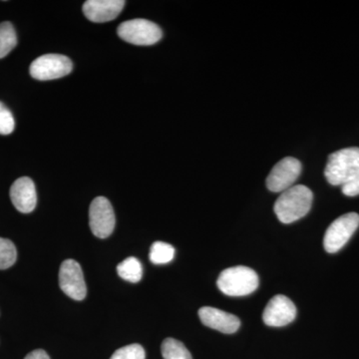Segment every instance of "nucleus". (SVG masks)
Returning <instances> with one entry per match:
<instances>
[{
	"label": "nucleus",
	"instance_id": "1",
	"mask_svg": "<svg viewBox=\"0 0 359 359\" xmlns=\"http://www.w3.org/2000/svg\"><path fill=\"white\" fill-rule=\"evenodd\" d=\"M313 199V192L308 187L294 186L280 194L273 210L280 222L292 224L308 215Z\"/></svg>",
	"mask_w": 359,
	"mask_h": 359
},
{
	"label": "nucleus",
	"instance_id": "2",
	"mask_svg": "<svg viewBox=\"0 0 359 359\" xmlns=\"http://www.w3.org/2000/svg\"><path fill=\"white\" fill-rule=\"evenodd\" d=\"M359 171V148H344L328 157L325 175L332 186H344Z\"/></svg>",
	"mask_w": 359,
	"mask_h": 359
},
{
	"label": "nucleus",
	"instance_id": "3",
	"mask_svg": "<svg viewBox=\"0 0 359 359\" xmlns=\"http://www.w3.org/2000/svg\"><path fill=\"white\" fill-rule=\"evenodd\" d=\"M217 285L229 297H245L257 289L259 276L254 269L248 266H233L222 271Z\"/></svg>",
	"mask_w": 359,
	"mask_h": 359
},
{
	"label": "nucleus",
	"instance_id": "4",
	"mask_svg": "<svg viewBox=\"0 0 359 359\" xmlns=\"http://www.w3.org/2000/svg\"><path fill=\"white\" fill-rule=\"evenodd\" d=\"M120 39L135 45H153L163 36L159 26L147 20H131L121 23L117 29Z\"/></svg>",
	"mask_w": 359,
	"mask_h": 359
},
{
	"label": "nucleus",
	"instance_id": "5",
	"mask_svg": "<svg viewBox=\"0 0 359 359\" xmlns=\"http://www.w3.org/2000/svg\"><path fill=\"white\" fill-rule=\"evenodd\" d=\"M359 226V215L347 212L332 222L325 231L323 247L330 254H334L341 250L351 240Z\"/></svg>",
	"mask_w": 359,
	"mask_h": 359
},
{
	"label": "nucleus",
	"instance_id": "6",
	"mask_svg": "<svg viewBox=\"0 0 359 359\" xmlns=\"http://www.w3.org/2000/svg\"><path fill=\"white\" fill-rule=\"evenodd\" d=\"M72 62L67 56L45 54L33 61L29 72L34 79L48 81L66 76L72 71Z\"/></svg>",
	"mask_w": 359,
	"mask_h": 359
},
{
	"label": "nucleus",
	"instance_id": "7",
	"mask_svg": "<svg viewBox=\"0 0 359 359\" xmlns=\"http://www.w3.org/2000/svg\"><path fill=\"white\" fill-rule=\"evenodd\" d=\"M115 223L114 210L109 200L105 197H97L92 201L89 209V224L95 237H109L114 231Z\"/></svg>",
	"mask_w": 359,
	"mask_h": 359
},
{
	"label": "nucleus",
	"instance_id": "8",
	"mask_svg": "<svg viewBox=\"0 0 359 359\" xmlns=\"http://www.w3.org/2000/svg\"><path fill=\"white\" fill-rule=\"evenodd\" d=\"M302 163L294 157L283 158L271 169L266 187L273 193H283L294 187L302 173Z\"/></svg>",
	"mask_w": 359,
	"mask_h": 359
},
{
	"label": "nucleus",
	"instance_id": "9",
	"mask_svg": "<svg viewBox=\"0 0 359 359\" xmlns=\"http://www.w3.org/2000/svg\"><path fill=\"white\" fill-rule=\"evenodd\" d=\"M59 285L66 295L75 301H83L86 297L87 287L83 271L81 266L74 259H66L61 264Z\"/></svg>",
	"mask_w": 359,
	"mask_h": 359
},
{
	"label": "nucleus",
	"instance_id": "10",
	"mask_svg": "<svg viewBox=\"0 0 359 359\" xmlns=\"http://www.w3.org/2000/svg\"><path fill=\"white\" fill-rule=\"evenodd\" d=\"M297 316L294 302L285 295L278 294L266 304L263 313V320L269 327H280L290 325Z\"/></svg>",
	"mask_w": 359,
	"mask_h": 359
},
{
	"label": "nucleus",
	"instance_id": "11",
	"mask_svg": "<svg viewBox=\"0 0 359 359\" xmlns=\"http://www.w3.org/2000/svg\"><path fill=\"white\" fill-rule=\"evenodd\" d=\"M125 4L124 0H88L84 4L83 13L92 22H108L118 18Z\"/></svg>",
	"mask_w": 359,
	"mask_h": 359
},
{
	"label": "nucleus",
	"instance_id": "12",
	"mask_svg": "<svg viewBox=\"0 0 359 359\" xmlns=\"http://www.w3.org/2000/svg\"><path fill=\"white\" fill-rule=\"evenodd\" d=\"M199 316L205 327L219 330L224 334H235L241 327L238 316L211 306H203L200 309Z\"/></svg>",
	"mask_w": 359,
	"mask_h": 359
},
{
	"label": "nucleus",
	"instance_id": "13",
	"mask_svg": "<svg viewBox=\"0 0 359 359\" xmlns=\"http://www.w3.org/2000/svg\"><path fill=\"white\" fill-rule=\"evenodd\" d=\"M11 199L20 212H32L37 204L36 189L32 180L28 177L16 180L11 188Z\"/></svg>",
	"mask_w": 359,
	"mask_h": 359
},
{
	"label": "nucleus",
	"instance_id": "14",
	"mask_svg": "<svg viewBox=\"0 0 359 359\" xmlns=\"http://www.w3.org/2000/svg\"><path fill=\"white\" fill-rule=\"evenodd\" d=\"M117 273L123 280L130 283H139L143 275V266L136 257H130L118 264Z\"/></svg>",
	"mask_w": 359,
	"mask_h": 359
},
{
	"label": "nucleus",
	"instance_id": "15",
	"mask_svg": "<svg viewBox=\"0 0 359 359\" xmlns=\"http://www.w3.org/2000/svg\"><path fill=\"white\" fill-rule=\"evenodd\" d=\"M18 44L15 29L8 21L0 23V59L6 57Z\"/></svg>",
	"mask_w": 359,
	"mask_h": 359
},
{
	"label": "nucleus",
	"instance_id": "16",
	"mask_svg": "<svg viewBox=\"0 0 359 359\" xmlns=\"http://www.w3.org/2000/svg\"><path fill=\"white\" fill-rule=\"evenodd\" d=\"M161 351L164 359H193L187 347L174 339H165L161 346Z\"/></svg>",
	"mask_w": 359,
	"mask_h": 359
},
{
	"label": "nucleus",
	"instance_id": "17",
	"mask_svg": "<svg viewBox=\"0 0 359 359\" xmlns=\"http://www.w3.org/2000/svg\"><path fill=\"white\" fill-rule=\"evenodd\" d=\"M173 245L164 242H155L150 250V261L154 264H165L173 261Z\"/></svg>",
	"mask_w": 359,
	"mask_h": 359
},
{
	"label": "nucleus",
	"instance_id": "18",
	"mask_svg": "<svg viewBox=\"0 0 359 359\" xmlns=\"http://www.w3.org/2000/svg\"><path fill=\"white\" fill-rule=\"evenodd\" d=\"M18 259L15 245L8 238H0V269L13 266Z\"/></svg>",
	"mask_w": 359,
	"mask_h": 359
},
{
	"label": "nucleus",
	"instance_id": "19",
	"mask_svg": "<svg viewBox=\"0 0 359 359\" xmlns=\"http://www.w3.org/2000/svg\"><path fill=\"white\" fill-rule=\"evenodd\" d=\"M146 354L140 344H130L116 351L110 359H145Z\"/></svg>",
	"mask_w": 359,
	"mask_h": 359
},
{
	"label": "nucleus",
	"instance_id": "20",
	"mask_svg": "<svg viewBox=\"0 0 359 359\" xmlns=\"http://www.w3.org/2000/svg\"><path fill=\"white\" fill-rule=\"evenodd\" d=\"M15 128V121L11 111L0 102V134L9 135L13 133Z\"/></svg>",
	"mask_w": 359,
	"mask_h": 359
},
{
	"label": "nucleus",
	"instance_id": "21",
	"mask_svg": "<svg viewBox=\"0 0 359 359\" xmlns=\"http://www.w3.org/2000/svg\"><path fill=\"white\" fill-rule=\"evenodd\" d=\"M342 193L347 197H355L359 195V171L342 186Z\"/></svg>",
	"mask_w": 359,
	"mask_h": 359
},
{
	"label": "nucleus",
	"instance_id": "22",
	"mask_svg": "<svg viewBox=\"0 0 359 359\" xmlns=\"http://www.w3.org/2000/svg\"><path fill=\"white\" fill-rule=\"evenodd\" d=\"M25 359H50L48 354L45 353L43 349H36L26 355Z\"/></svg>",
	"mask_w": 359,
	"mask_h": 359
}]
</instances>
